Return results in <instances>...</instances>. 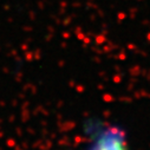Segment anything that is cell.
Segmentation results:
<instances>
[{"mask_svg": "<svg viewBox=\"0 0 150 150\" xmlns=\"http://www.w3.org/2000/svg\"><path fill=\"white\" fill-rule=\"evenodd\" d=\"M91 150H125L123 132L116 128L106 130Z\"/></svg>", "mask_w": 150, "mask_h": 150, "instance_id": "obj_1", "label": "cell"}]
</instances>
